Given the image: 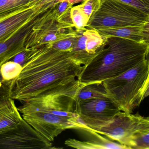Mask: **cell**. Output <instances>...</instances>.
I'll return each instance as SVG.
<instances>
[{
  "mask_svg": "<svg viewBox=\"0 0 149 149\" xmlns=\"http://www.w3.org/2000/svg\"><path fill=\"white\" fill-rule=\"evenodd\" d=\"M34 50L18 77L9 85V97L25 102L55 87L78 79L84 66L74 60L70 51L58 50L51 43Z\"/></svg>",
  "mask_w": 149,
  "mask_h": 149,
  "instance_id": "6da1fadb",
  "label": "cell"
},
{
  "mask_svg": "<svg viewBox=\"0 0 149 149\" xmlns=\"http://www.w3.org/2000/svg\"><path fill=\"white\" fill-rule=\"evenodd\" d=\"M118 37H107L104 49L84 66L78 79L83 85L102 83L118 76L145 59L149 46Z\"/></svg>",
  "mask_w": 149,
  "mask_h": 149,
  "instance_id": "7a4b0ae2",
  "label": "cell"
},
{
  "mask_svg": "<svg viewBox=\"0 0 149 149\" xmlns=\"http://www.w3.org/2000/svg\"><path fill=\"white\" fill-rule=\"evenodd\" d=\"M149 73L144 59L123 73L102 82L108 96L121 111L132 113L143 100L144 87Z\"/></svg>",
  "mask_w": 149,
  "mask_h": 149,
  "instance_id": "3957f363",
  "label": "cell"
},
{
  "mask_svg": "<svg viewBox=\"0 0 149 149\" xmlns=\"http://www.w3.org/2000/svg\"><path fill=\"white\" fill-rule=\"evenodd\" d=\"M148 17V13L119 0H100L86 28L98 30L143 25Z\"/></svg>",
  "mask_w": 149,
  "mask_h": 149,
  "instance_id": "277c9868",
  "label": "cell"
},
{
  "mask_svg": "<svg viewBox=\"0 0 149 149\" xmlns=\"http://www.w3.org/2000/svg\"><path fill=\"white\" fill-rule=\"evenodd\" d=\"M70 11L58 16L56 6L47 11L33 25L25 42V48L37 47L75 35Z\"/></svg>",
  "mask_w": 149,
  "mask_h": 149,
  "instance_id": "5b68a950",
  "label": "cell"
},
{
  "mask_svg": "<svg viewBox=\"0 0 149 149\" xmlns=\"http://www.w3.org/2000/svg\"><path fill=\"white\" fill-rule=\"evenodd\" d=\"M83 85L77 79L67 85L55 87L24 102L43 111L67 117L82 124L79 115L75 112V107L78 93Z\"/></svg>",
  "mask_w": 149,
  "mask_h": 149,
  "instance_id": "8992f818",
  "label": "cell"
},
{
  "mask_svg": "<svg viewBox=\"0 0 149 149\" xmlns=\"http://www.w3.org/2000/svg\"><path fill=\"white\" fill-rule=\"evenodd\" d=\"M18 109L25 121L51 142L66 129H77L86 130L88 128L86 125L80 124L72 119L52 114L31 106L26 102Z\"/></svg>",
  "mask_w": 149,
  "mask_h": 149,
  "instance_id": "52a82bcc",
  "label": "cell"
},
{
  "mask_svg": "<svg viewBox=\"0 0 149 149\" xmlns=\"http://www.w3.org/2000/svg\"><path fill=\"white\" fill-rule=\"evenodd\" d=\"M148 132L149 116L121 111L109 122L95 132L128 147L130 140L136 134Z\"/></svg>",
  "mask_w": 149,
  "mask_h": 149,
  "instance_id": "ba28073f",
  "label": "cell"
},
{
  "mask_svg": "<svg viewBox=\"0 0 149 149\" xmlns=\"http://www.w3.org/2000/svg\"><path fill=\"white\" fill-rule=\"evenodd\" d=\"M121 111L108 96L76 101L75 112L90 129L95 132L110 121Z\"/></svg>",
  "mask_w": 149,
  "mask_h": 149,
  "instance_id": "9c48e42d",
  "label": "cell"
},
{
  "mask_svg": "<svg viewBox=\"0 0 149 149\" xmlns=\"http://www.w3.org/2000/svg\"><path fill=\"white\" fill-rule=\"evenodd\" d=\"M24 119L19 126L0 133V149H56Z\"/></svg>",
  "mask_w": 149,
  "mask_h": 149,
  "instance_id": "30bf717a",
  "label": "cell"
},
{
  "mask_svg": "<svg viewBox=\"0 0 149 149\" xmlns=\"http://www.w3.org/2000/svg\"><path fill=\"white\" fill-rule=\"evenodd\" d=\"M48 10L40 2L0 16V43L5 41L22 29L31 21Z\"/></svg>",
  "mask_w": 149,
  "mask_h": 149,
  "instance_id": "8fae6325",
  "label": "cell"
},
{
  "mask_svg": "<svg viewBox=\"0 0 149 149\" xmlns=\"http://www.w3.org/2000/svg\"><path fill=\"white\" fill-rule=\"evenodd\" d=\"M107 37L101 35L97 30L86 29L79 30L71 56L83 66L87 65L105 47Z\"/></svg>",
  "mask_w": 149,
  "mask_h": 149,
  "instance_id": "7c38bea8",
  "label": "cell"
},
{
  "mask_svg": "<svg viewBox=\"0 0 149 149\" xmlns=\"http://www.w3.org/2000/svg\"><path fill=\"white\" fill-rule=\"evenodd\" d=\"M31 22L17 33L0 43V68L4 63L25 49L26 39L33 27V23ZM3 85H5L0 73V87Z\"/></svg>",
  "mask_w": 149,
  "mask_h": 149,
  "instance_id": "4fadbf2b",
  "label": "cell"
},
{
  "mask_svg": "<svg viewBox=\"0 0 149 149\" xmlns=\"http://www.w3.org/2000/svg\"><path fill=\"white\" fill-rule=\"evenodd\" d=\"M23 119L14 99L8 97L0 101V133L17 127Z\"/></svg>",
  "mask_w": 149,
  "mask_h": 149,
  "instance_id": "5bb4252c",
  "label": "cell"
},
{
  "mask_svg": "<svg viewBox=\"0 0 149 149\" xmlns=\"http://www.w3.org/2000/svg\"><path fill=\"white\" fill-rule=\"evenodd\" d=\"M95 140L88 141H81L75 139L66 140L65 144L67 147L78 149H130L127 146L123 145L113 141L107 139L95 132Z\"/></svg>",
  "mask_w": 149,
  "mask_h": 149,
  "instance_id": "9a60e30c",
  "label": "cell"
},
{
  "mask_svg": "<svg viewBox=\"0 0 149 149\" xmlns=\"http://www.w3.org/2000/svg\"><path fill=\"white\" fill-rule=\"evenodd\" d=\"M143 25H134L117 28H107L97 30L106 37L115 36L127 38L137 42H143Z\"/></svg>",
  "mask_w": 149,
  "mask_h": 149,
  "instance_id": "2e32d148",
  "label": "cell"
},
{
  "mask_svg": "<svg viewBox=\"0 0 149 149\" xmlns=\"http://www.w3.org/2000/svg\"><path fill=\"white\" fill-rule=\"evenodd\" d=\"M107 96L108 95L102 82L92 83L82 86L78 93L76 101Z\"/></svg>",
  "mask_w": 149,
  "mask_h": 149,
  "instance_id": "e0dca14e",
  "label": "cell"
},
{
  "mask_svg": "<svg viewBox=\"0 0 149 149\" xmlns=\"http://www.w3.org/2000/svg\"><path fill=\"white\" fill-rule=\"evenodd\" d=\"M23 66L19 64L9 60L4 63L0 68V73L3 84L8 87L10 82L19 76Z\"/></svg>",
  "mask_w": 149,
  "mask_h": 149,
  "instance_id": "ac0fdd59",
  "label": "cell"
},
{
  "mask_svg": "<svg viewBox=\"0 0 149 149\" xmlns=\"http://www.w3.org/2000/svg\"><path fill=\"white\" fill-rule=\"evenodd\" d=\"M70 16L75 29L78 30L86 29L89 18L80 8L79 5L72 7Z\"/></svg>",
  "mask_w": 149,
  "mask_h": 149,
  "instance_id": "d6986e66",
  "label": "cell"
},
{
  "mask_svg": "<svg viewBox=\"0 0 149 149\" xmlns=\"http://www.w3.org/2000/svg\"><path fill=\"white\" fill-rule=\"evenodd\" d=\"M33 0H0V16L29 6Z\"/></svg>",
  "mask_w": 149,
  "mask_h": 149,
  "instance_id": "ffe728a7",
  "label": "cell"
},
{
  "mask_svg": "<svg viewBox=\"0 0 149 149\" xmlns=\"http://www.w3.org/2000/svg\"><path fill=\"white\" fill-rule=\"evenodd\" d=\"M130 149H149V132L136 134L129 143Z\"/></svg>",
  "mask_w": 149,
  "mask_h": 149,
  "instance_id": "44dd1931",
  "label": "cell"
},
{
  "mask_svg": "<svg viewBox=\"0 0 149 149\" xmlns=\"http://www.w3.org/2000/svg\"><path fill=\"white\" fill-rule=\"evenodd\" d=\"M100 2V0H86L79 6L90 19L98 10Z\"/></svg>",
  "mask_w": 149,
  "mask_h": 149,
  "instance_id": "7402d4cb",
  "label": "cell"
},
{
  "mask_svg": "<svg viewBox=\"0 0 149 149\" xmlns=\"http://www.w3.org/2000/svg\"><path fill=\"white\" fill-rule=\"evenodd\" d=\"M34 50V48H25L16 55L10 60L16 62L23 66L29 58Z\"/></svg>",
  "mask_w": 149,
  "mask_h": 149,
  "instance_id": "603a6c76",
  "label": "cell"
},
{
  "mask_svg": "<svg viewBox=\"0 0 149 149\" xmlns=\"http://www.w3.org/2000/svg\"><path fill=\"white\" fill-rule=\"evenodd\" d=\"M123 2L130 4L149 14L148 0H119Z\"/></svg>",
  "mask_w": 149,
  "mask_h": 149,
  "instance_id": "cb8c5ba5",
  "label": "cell"
},
{
  "mask_svg": "<svg viewBox=\"0 0 149 149\" xmlns=\"http://www.w3.org/2000/svg\"><path fill=\"white\" fill-rule=\"evenodd\" d=\"M73 5L69 0H63L56 6V12L58 16L71 11Z\"/></svg>",
  "mask_w": 149,
  "mask_h": 149,
  "instance_id": "d4e9b609",
  "label": "cell"
},
{
  "mask_svg": "<svg viewBox=\"0 0 149 149\" xmlns=\"http://www.w3.org/2000/svg\"><path fill=\"white\" fill-rule=\"evenodd\" d=\"M143 42L149 45V14L148 18L143 26Z\"/></svg>",
  "mask_w": 149,
  "mask_h": 149,
  "instance_id": "484cf974",
  "label": "cell"
},
{
  "mask_svg": "<svg viewBox=\"0 0 149 149\" xmlns=\"http://www.w3.org/2000/svg\"><path fill=\"white\" fill-rule=\"evenodd\" d=\"M8 97H9L8 87L6 85L0 87V101Z\"/></svg>",
  "mask_w": 149,
  "mask_h": 149,
  "instance_id": "4316f807",
  "label": "cell"
},
{
  "mask_svg": "<svg viewBox=\"0 0 149 149\" xmlns=\"http://www.w3.org/2000/svg\"><path fill=\"white\" fill-rule=\"evenodd\" d=\"M145 60L148 62V64L149 66V73L148 75V78H147V81H146V84H145V87H144V94L145 93V88H146V85L148 84V82L149 81V45L148 47V50H147V53L146 54V56H145Z\"/></svg>",
  "mask_w": 149,
  "mask_h": 149,
  "instance_id": "83f0119b",
  "label": "cell"
},
{
  "mask_svg": "<svg viewBox=\"0 0 149 149\" xmlns=\"http://www.w3.org/2000/svg\"><path fill=\"white\" fill-rule=\"evenodd\" d=\"M148 96H149V81L146 85V88H145V93H144L143 97V100Z\"/></svg>",
  "mask_w": 149,
  "mask_h": 149,
  "instance_id": "f1b7e54d",
  "label": "cell"
},
{
  "mask_svg": "<svg viewBox=\"0 0 149 149\" xmlns=\"http://www.w3.org/2000/svg\"><path fill=\"white\" fill-rule=\"evenodd\" d=\"M69 1L73 5H74V4H76V3L83 2L86 0H69Z\"/></svg>",
  "mask_w": 149,
  "mask_h": 149,
  "instance_id": "f546056e",
  "label": "cell"
},
{
  "mask_svg": "<svg viewBox=\"0 0 149 149\" xmlns=\"http://www.w3.org/2000/svg\"><path fill=\"white\" fill-rule=\"evenodd\" d=\"M148 1H149V0H148Z\"/></svg>",
  "mask_w": 149,
  "mask_h": 149,
  "instance_id": "4dcf8cb0",
  "label": "cell"
}]
</instances>
